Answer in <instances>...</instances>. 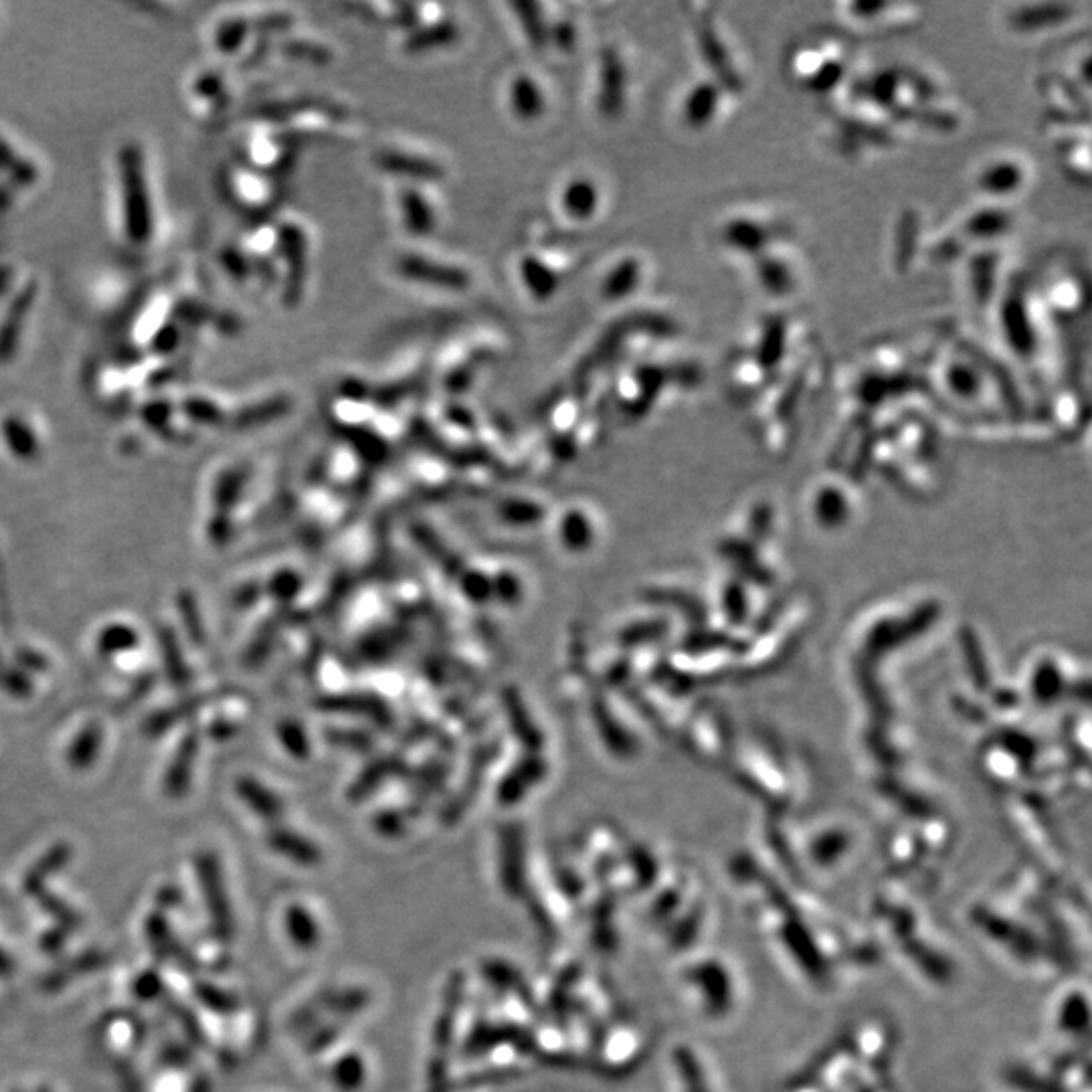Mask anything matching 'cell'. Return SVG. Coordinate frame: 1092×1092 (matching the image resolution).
<instances>
[{"label": "cell", "mask_w": 1092, "mask_h": 1092, "mask_svg": "<svg viewBox=\"0 0 1092 1092\" xmlns=\"http://www.w3.org/2000/svg\"><path fill=\"white\" fill-rule=\"evenodd\" d=\"M195 996L214 1014H233L237 1009V998L233 994L205 981L195 985Z\"/></svg>", "instance_id": "cell-15"}, {"label": "cell", "mask_w": 1092, "mask_h": 1092, "mask_svg": "<svg viewBox=\"0 0 1092 1092\" xmlns=\"http://www.w3.org/2000/svg\"><path fill=\"white\" fill-rule=\"evenodd\" d=\"M714 106H716V91L710 84H702L686 99L684 116L690 123H706L714 116Z\"/></svg>", "instance_id": "cell-13"}, {"label": "cell", "mask_w": 1092, "mask_h": 1092, "mask_svg": "<svg viewBox=\"0 0 1092 1092\" xmlns=\"http://www.w3.org/2000/svg\"><path fill=\"white\" fill-rule=\"evenodd\" d=\"M179 609H181L182 623L188 630V636L195 643H201L205 632H203V621H201L199 606H197L195 597L190 593H182L179 597Z\"/></svg>", "instance_id": "cell-18"}, {"label": "cell", "mask_w": 1092, "mask_h": 1092, "mask_svg": "<svg viewBox=\"0 0 1092 1092\" xmlns=\"http://www.w3.org/2000/svg\"><path fill=\"white\" fill-rule=\"evenodd\" d=\"M69 858H71V848L67 844H58L49 849L39 862H35L30 866L27 877L23 880L25 892L41 894L47 880L51 879L55 872H60L61 868L69 862Z\"/></svg>", "instance_id": "cell-7"}, {"label": "cell", "mask_w": 1092, "mask_h": 1092, "mask_svg": "<svg viewBox=\"0 0 1092 1092\" xmlns=\"http://www.w3.org/2000/svg\"><path fill=\"white\" fill-rule=\"evenodd\" d=\"M197 755H199V734L186 732L182 736L181 745L177 747V751L173 755V760L168 763L164 779H162V789L168 799H182L188 793L190 783H192Z\"/></svg>", "instance_id": "cell-3"}, {"label": "cell", "mask_w": 1092, "mask_h": 1092, "mask_svg": "<svg viewBox=\"0 0 1092 1092\" xmlns=\"http://www.w3.org/2000/svg\"><path fill=\"white\" fill-rule=\"evenodd\" d=\"M197 877H199L201 894L205 898L207 912H209V918H211L217 935L221 939H231L233 937V914H231V905H229V896H227V886L223 880L219 860L209 851L199 854Z\"/></svg>", "instance_id": "cell-1"}, {"label": "cell", "mask_w": 1092, "mask_h": 1092, "mask_svg": "<svg viewBox=\"0 0 1092 1092\" xmlns=\"http://www.w3.org/2000/svg\"><path fill=\"white\" fill-rule=\"evenodd\" d=\"M19 662H21L23 666L35 667V669H45V667H47V660H45L41 654L30 652V650H25V652L19 654Z\"/></svg>", "instance_id": "cell-28"}, {"label": "cell", "mask_w": 1092, "mask_h": 1092, "mask_svg": "<svg viewBox=\"0 0 1092 1092\" xmlns=\"http://www.w3.org/2000/svg\"><path fill=\"white\" fill-rule=\"evenodd\" d=\"M146 937L151 940L152 947L156 949H162V945H168L170 942V931H168V923L164 920L162 914H152L146 923Z\"/></svg>", "instance_id": "cell-24"}, {"label": "cell", "mask_w": 1092, "mask_h": 1092, "mask_svg": "<svg viewBox=\"0 0 1092 1092\" xmlns=\"http://www.w3.org/2000/svg\"><path fill=\"white\" fill-rule=\"evenodd\" d=\"M229 522H227V516L214 515L212 516L211 522H209V539H211L214 545H223L227 539H229Z\"/></svg>", "instance_id": "cell-27"}, {"label": "cell", "mask_w": 1092, "mask_h": 1092, "mask_svg": "<svg viewBox=\"0 0 1092 1092\" xmlns=\"http://www.w3.org/2000/svg\"><path fill=\"white\" fill-rule=\"evenodd\" d=\"M160 647H162V660H164V667L173 680V684L177 688H184L190 684L192 680V674L188 666L184 664V658H182L181 645H179V639L173 634V630H162L160 634Z\"/></svg>", "instance_id": "cell-10"}, {"label": "cell", "mask_w": 1092, "mask_h": 1092, "mask_svg": "<svg viewBox=\"0 0 1092 1092\" xmlns=\"http://www.w3.org/2000/svg\"><path fill=\"white\" fill-rule=\"evenodd\" d=\"M401 272L407 273L413 279L437 283V286H448V288H463L468 283V275L465 273L459 272L455 268H443V266H437V264H427V261H422L419 257H405V261H401Z\"/></svg>", "instance_id": "cell-8"}, {"label": "cell", "mask_w": 1092, "mask_h": 1092, "mask_svg": "<svg viewBox=\"0 0 1092 1092\" xmlns=\"http://www.w3.org/2000/svg\"><path fill=\"white\" fill-rule=\"evenodd\" d=\"M237 791H240V797H242L243 801L257 816L266 819H273L275 816H279V812H281L279 801L273 797L270 791H266L259 783H255L253 779H242L237 783Z\"/></svg>", "instance_id": "cell-12"}, {"label": "cell", "mask_w": 1092, "mask_h": 1092, "mask_svg": "<svg viewBox=\"0 0 1092 1092\" xmlns=\"http://www.w3.org/2000/svg\"><path fill=\"white\" fill-rule=\"evenodd\" d=\"M405 209H407L405 212H407L411 231H429L431 229L429 212L425 211L424 203L419 201V197H415V192H407Z\"/></svg>", "instance_id": "cell-22"}, {"label": "cell", "mask_w": 1092, "mask_h": 1092, "mask_svg": "<svg viewBox=\"0 0 1092 1092\" xmlns=\"http://www.w3.org/2000/svg\"><path fill=\"white\" fill-rule=\"evenodd\" d=\"M140 643V636L132 625L126 623H110L106 625L97 636V650L104 656H118L136 650Z\"/></svg>", "instance_id": "cell-11"}, {"label": "cell", "mask_w": 1092, "mask_h": 1092, "mask_svg": "<svg viewBox=\"0 0 1092 1092\" xmlns=\"http://www.w3.org/2000/svg\"><path fill=\"white\" fill-rule=\"evenodd\" d=\"M101 743H104V728L99 727L97 723L86 725L75 734V738L71 741V745L67 749V755H65L67 765L75 771L90 769L91 765L95 763V758L99 757Z\"/></svg>", "instance_id": "cell-6"}, {"label": "cell", "mask_w": 1092, "mask_h": 1092, "mask_svg": "<svg viewBox=\"0 0 1092 1092\" xmlns=\"http://www.w3.org/2000/svg\"><path fill=\"white\" fill-rule=\"evenodd\" d=\"M240 490H242V480H240L237 474H231V472L223 474V476L217 480V485H214V490H212V502H214V506H217V508H229V506L237 500Z\"/></svg>", "instance_id": "cell-19"}, {"label": "cell", "mask_w": 1092, "mask_h": 1092, "mask_svg": "<svg viewBox=\"0 0 1092 1092\" xmlns=\"http://www.w3.org/2000/svg\"><path fill=\"white\" fill-rule=\"evenodd\" d=\"M515 95L516 110L520 112L522 118H532V116H537V112H539V108H541V97H539V93L534 90V86H532L528 79H520V82L516 84Z\"/></svg>", "instance_id": "cell-20"}, {"label": "cell", "mask_w": 1092, "mask_h": 1092, "mask_svg": "<svg viewBox=\"0 0 1092 1092\" xmlns=\"http://www.w3.org/2000/svg\"><path fill=\"white\" fill-rule=\"evenodd\" d=\"M268 842L273 851H277L279 856L288 858L290 862H294L298 866H318L322 860L318 846L310 844V840H305L302 836L286 832V829L272 832Z\"/></svg>", "instance_id": "cell-5"}, {"label": "cell", "mask_w": 1092, "mask_h": 1092, "mask_svg": "<svg viewBox=\"0 0 1092 1092\" xmlns=\"http://www.w3.org/2000/svg\"><path fill=\"white\" fill-rule=\"evenodd\" d=\"M4 441L6 446L10 448V452L21 457V459H35L37 452H39V446H37V439L32 435L27 425L17 424L15 419L6 422L4 424Z\"/></svg>", "instance_id": "cell-14"}, {"label": "cell", "mask_w": 1092, "mask_h": 1092, "mask_svg": "<svg viewBox=\"0 0 1092 1092\" xmlns=\"http://www.w3.org/2000/svg\"><path fill=\"white\" fill-rule=\"evenodd\" d=\"M192 1092H209V1083H207V1078H199V1080L195 1083V1087H192Z\"/></svg>", "instance_id": "cell-29"}, {"label": "cell", "mask_w": 1092, "mask_h": 1092, "mask_svg": "<svg viewBox=\"0 0 1092 1092\" xmlns=\"http://www.w3.org/2000/svg\"><path fill=\"white\" fill-rule=\"evenodd\" d=\"M565 203H567V207L571 209L573 214H576V217H585V214L593 212V207H595V190H593V186H589L587 182H575V184L569 186Z\"/></svg>", "instance_id": "cell-17"}, {"label": "cell", "mask_w": 1092, "mask_h": 1092, "mask_svg": "<svg viewBox=\"0 0 1092 1092\" xmlns=\"http://www.w3.org/2000/svg\"><path fill=\"white\" fill-rule=\"evenodd\" d=\"M634 281H636V266L634 264H625L611 277V281H609V286L606 288V294L615 296V298L617 296H625L628 290L634 286Z\"/></svg>", "instance_id": "cell-23"}, {"label": "cell", "mask_w": 1092, "mask_h": 1092, "mask_svg": "<svg viewBox=\"0 0 1092 1092\" xmlns=\"http://www.w3.org/2000/svg\"><path fill=\"white\" fill-rule=\"evenodd\" d=\"M381 164L393 173H407V175L413 173L417 177L437 175V168H433L431 164L417 160V158H411V156H403V154H383Z\"/></svg>", "instance_id": "cell-16"}, {"label": "cell", "mask_w": 1092, "mask_h": 1092, "mask_svg": "<svg viewBox=\"0 0 1092 1092\" xmlns=\"http://www.w3.org/2000/svg\"><path fill=\"white\" fill-rule=\"evenodd\" d=\"M283 929L298 951H314L322 942V925L318 916L303 905H290L286 909Z\"/></svg>", "instance_id": "cell-4"}, {"label": "cell", "mask_w": 1092, "mask_h": 1092, "mask_svg": "<svg viewBox=\"0 0 1092 1092\" xmlns=\"http://www.w3.org/2000/svg\"><path fill=\"white\" fill-rule=\"evenodd\" d=\"M0 688L17 698H27L32 690L27 676H23L19 669L2 666H0Z\"/></svg>", "instance_id": "cell-21"}, {"label": "cell", "mask_w": 1092, "mask_h": 1092, "mask_svg": "<svg viewBox=\"0 0 1092 1092\" xmlns=\"http://www.w3.org/2000/svg\"><path fill=\"white\" fill-rule=\"evenodd\" d=\"M368 1076V1066L361 1054L348 1052L334 1062L331 1070V1080L338 1091L357 1092L361 1091Z\"/></svg>", "instance_id": "cell-9"}, {"label": "cell", "mask_w": 1092, "mask_h": 1092, "mask_svg": "<svg viewBox=\"0 0 1092 1092\" xmlns=\"http://www.w3.org/2000/svg\"><path fill=\"white\" fill-rule=\"evenodd\" d=\"M43 901H45L43 909L47 910L49 914H53L55 918H60L61 925H67L69 929H75V927L79 925V916H77V912L71 909V907H67L65 903H61L60 898L45 896Z\"/></svg>", "instance_id": "cell-25"}, {"label": "cell", "mask_w": 1092, "mask_h": 1092, "mask_svg": "<svg viewBox=\"0 0 1092 1092\" xmlns=\"http://www.w3.org/2000/svg\"><path fill=\"white\" fill-rule=\"evenodd\" d=\"M1030 181L1026 164L1018 158H992L975 175V188L987 197H1014L1024 190Z\"/></svg>", "instance_id": "cell-2"}, {"label": "cell", "mask_w": 1092, "mask_h": 1092, "mask_svg": "<svg viewBox=\"0 0 1092 1092\" xmlns=\"http://www.w3.org/2000/svg\"><path fill=\"white\" fill-rule=\"evenodd\" d=\"M162 989V983H160V977L156 973H142L136 981H134V994L136 998L140 1000H152L160 994Z\"/></svg>", "instance_id": "cell-26"}]
</instances>
